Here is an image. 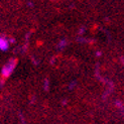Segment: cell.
Wrapping results in <instances>:
<instances>
[{
	"mask_svg": "<svg viewBox=\"0 0 124 124\" xmlns=\"http://www.w3.org/2000/svg\"><path fill=\"white\" fill-rule=\"evenodd\" d=\"M16 63L17 62H16L15 59H10L7 63L3 66L2 70H1V76L5 79L10 77V75L13 73L15 67H16Z\"/></svg>",
	"mask_w": 124,
	"mask_h": 124,
	"instance_id": "cell-1",
	"label": "cell"
},
{
	"mask_svg": "<svg viewBox=\"0 0 124 124\" xmlns=\"http://www.w3.org/2000/svg\"><path fill=\"white\" fill-rule=\"evenodd\" d=\"M9 47V41L8 39L4 38V36L2 35H0V51H2V52H5V51H7Z\"/></svg>",
	"mask_w": 124,
	"mask_h": 124,
	"instance_id": "cell-2",
	"label": "cell"
}]
</instances>
